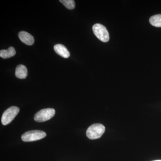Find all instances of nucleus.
<instances>
[{
  "mask_svg": "<svg viewBox=\"0 0 161 161\" xmlns=\"http://www.w3.org/2000/svg\"><path fill=\"white\" fill-rule=\"evenodd\" d=\"M105 130V128L101 124H93L89 127L86 131L88 138L91 140L97 139L101 137Z\"/></svg>",
  "mask_w": 161,
  "mask_h": 161,
  "instance_id": "1",
  "label": "nucleus"
},
{
  "mask_svg": "<svg viewBox=\"0 0 161 161\" xmlns=\"http://www.w3.org/2000/svg\"><path fill=\"white\" fill-rule=\"evenodd\" d=\"M46 136V133L41 130H31L24 133L21 136L24 142H31L40 140Z\"/></svg>",
  "mask_w": 161,
  "mask_h": 161,
  "instance_id": "2",
  "label": "nucleus"
},
{
  "mask_svg": "<svg viewBox=\"0 0 161 161\" xmlns=\"http://www.w3.org/2000/svg\"><path fill=\"white\" fill-rule=\"evenodd\" d=\"M93 32L98 39L103 42H108L109 40V34L107 28L99 23L95 24L93 26Z\"/></svg>",
  "mask_w": 161,
  "mask_h": 161,
  "instance_id": "3",
  "label": "nucleus"
},
{
  "mask_svg": "<svg viewBox=\"0 0 161 161\" xmlns=\"http://www.w3.org/2000/svg\"><path fill=\"white\" fill-rule=\"evenodd\" d=\"M19 108L12 106L7 109L3 113L2 117V123L4 125H8L12 121L19 112Z\"/></svg>",
  "mask_w": 161,
  "mask_h": 161,
  "instance_id": "4",
  "label": "nucleus"
},
{
  "mask_svg": "<svg viewBox=\"0 0 161 161\" xmlns=\"http://www.w3.org/2000/svg\"><path fill=\"white\" fill-rule=\"evenodd\" d=\"M55 110L51 108L43 109L36 113L34 119L38 122H43L49 120L54 116Z\"/></svg>",
  "mask_w": 161,
  "mask_h": 161,
  "instance_id": "5",
  "label": "nucleus"
},
{
  "mask_svg": "<svg viewBox=\"0 0 161 161\" xmlns=\"http://www.w3.org/2000/svg\"><path fill=\"white\" fill-rule=\"evenodd\" d=\"M19 37L21 41L26 45H32L35 42L34 37L26 31L20 32L19 34Z\"/></svg>",
  "mask_w": 161,
  "mask_h": 161,
  "instance_id": "6",
  "label": "nucleus"
},
{
  "mask_svg": "<svg viewBox=\"0 0 161 161\" xmlns=\"http://www.w3.org/2000/svg\"><path fill=\"white\" fill-rule=\"evenodd\" d=\"M54 49L58 55L61 56L62 58H69V52L64 45L61 44H56L54 47Z\"/></svg>",
  "mask_w": 161,
  "mask_h": 161,
  "instance_id": "7",
  "label": "nucleus"
},
{
  "mask_svg": "<svg viewBox=\"0 0 161 161\" xmlns=\"http://www.w3.org/2000/svg\"><path fill=\"white\" fill-rule=\"evenodd\" d=\"M27 69L25 65L20 64L17 66L15 70V76L19 79H25L27 76Z\"/></svg>",
  "mask_w": 161,
  "mask_h": 161,
  "instance_id": "8",
  "label": "nucleus"
},
{
  "mask_svg": "<svg viewBox=\"0 0 161 161\" xmlns=\"http://www.w3.org/2000/svg\"><path fill=\"white\" fill-rule=\"evenodd\" d=\"M15 54V50L13 47H10L7 50H2L0 51V57L3 59L11 58Z\"/></svg>",
  "mask_w": 161,
  "mask_h": 161,
  "instance_id": "9",
  "label": "nucleus"
},
{
  "mask_svg": "<svg viewBox=\"0 0 161 161\" xmlns=\"http://www.w3.org/2000/svg\"><path fill=\"white\" fill-rule=\"evenodd\" d=\"M150 23L152 26L155 27H161V14L153 16L150 18Z\"/></svg>",
  "mask_w": 161,
  "mask_h": 161,
  "instance_id": "10",
  "label": "nucleus"
},
{
  "mask_svg": "<svg viewBox=\"0 0 161 161\" xmlns=\"http://www.w3.org/2000/svg\"><path fill=\"white\" fill-rule=\"evenodd\" d=\"M60 2L69 9H73L75 7V1L74 0H60Z\"/></svg>",
  "mask_w": 161,
  "mask_h": 161,
  "instance_id": "11",
  "label": "nucleus"
},
{
  "mask_svg": "<svg viewBox=\"0 0 161 161\" xmlns=\"http://www.w3.org/2000/svg\"><path fill=\"white\" fill-rule=\"evenodd\" d=\"M153 161H161V160H155Z\"/></svg>",
  "mask_w": 161,
  "mask_h": 161,
  "instance_id": "12",
  "label": "nucleus"
}]
</instances>
